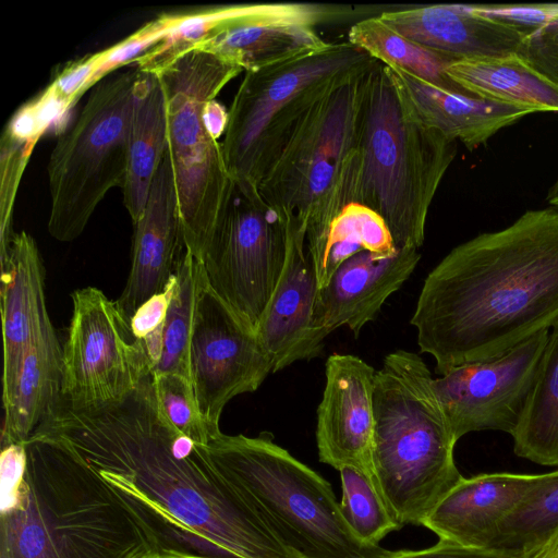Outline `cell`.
Returning <instances> with one entry per match:
<instances>
[{"instance_id":"1","label":"cell","mask_w":558,"mask_h":558,"mask_svg":"<svg viewBox=\"0 0 558 558\" xmlns=\"http://www.w3.org/2000/svg\"><path fill=\"white\" fill-rule=\"evenodd\" d=\"M34 433L80 456L131 508L161 558H298L162 415L153 374L120 401L62 400Z\"/></svg>"},{"instance_id":"2","label":"cell","mask_w":558,"mask_h":558,"mask_svg":"<svg viewBox=\"0 0 558 558\" xmlns=\"http://www.w3.org/2000/svg\"><path fill=\"white\" fill-rule=\"evenodd\" d=\"M558 319V210L453 247L428 274L411 324L440 376L496 359Z\"/></svg>"},{"instance_id":"3","label":"cell","mask_w":558,"mask_h":558,"mask_svg":"<svg viewBox=\"0 0 558 558\" xmlns=\"http://www.w3.org/2000/svg\"><path fill=\"white\" fill-rule=\"evenodd\" d=\"M1 448L0 558H161L131 508L71 449L36 433Z\"/></svg>"},{"instance_id":"4","label":"cell","mask_w":558,"mask_h":558,"mask_svg":"<svg viewBox=\"0 0 558 558\" xmlns=\"http://www.w3.org/2000/svg\"><path fill=\"white\" fill-rule=\"evenodd\" d=\"M457 154V141L425 124L386 65L369 73L350 204L377 213L398 248L421 247L427 214Z\"/></svg>"},{"instance_id":"5","label":"cell","mask_w":558,"mask_h":558,"mask_svg":"<svg viewBox=\"0 0 558 558\" xmlns=\"http://www.w3.org/2000/svg\"><path fill=\"white\" fill-rule=\"evenodd\" d=\"M422 357L397 350L374 377L373 471L397 521L423 525L463 477L453 436Z\"/></svg>"},{"instance_id":"6","label":"cell","mask_w":558,"mask_h":558,"mask_svg":"<svg viewBox=\"0 0 558 558\" xmlns=\"http://www.w3.org/2000/svg\"><path fill=\"white\" fill-rule=\"evenodd\" d=\"M205 451L216 471L298 558H387L391 551L360 541L344 521L330 484L274 441L211 438Z\"/></svg>"},{"instance_id":"7","label":"cell","mask_w":558,"mask_h":558,"mask_svg":"<svg viewBox=\"0 0 558 558\" xmlns=\"http://www.w3.org/2000/svg\"><path fill=\"white\" fill-rule=\"evenodd\" d=\"M374 65L336 83L316 101L257 186L263 198L305 235L314 267L331 222L350 204L364 97Z\"/></svg>"},{"instance_id":"8","label":"cell","mask_w":558,"mask_h":558,"mask_svg":"<svg viewBox=\"0 0 558 558\" xmlns=\"http://www.w3.org/2000/svg\"><path fill=\"white\" fill-rule=\"evenodd\" d=\"M243 69L210 51L194 48L156 74L167 108V150L177 190L182 239L203 257L228 205L234 181L221 143L207 131L203 110Z\"/></svg>"},{"instance_id":"9","label":"cell","mask_w":558,"mask_h":558,"mask_svg":"<svg viewBox=\"0 0 558 558\" xmlns=\"http://www.w3.org/2000/svg\"><path fill=\"white\" fill-rule=\"evenodd\" d=\"M377 61L350 44L328 43L315 52L245 72L221 142L233 181L258 186L294 129L324 94Z\"/></svg>"},{"instance_id":"10","label":"cell","mask_w":558,"mask_h":558,"mask_svg":"<svg viewBox=\"0 0 558 558\" xmlns=\"http://www.w3.org/2000/svg\"><path fill=\"white\" fill-rule=\"evenodd\" d=\"M138 68L110 74L90 88L78 113L58 135L47 166L49 234L77 239L113 187L124 184L130 120Z\"/></svg>"},{"instance_id":"11","label":"cell","mask_w":558,"mask_h":558,"mask_svg":"<svg viewBox=\"0 0 558 558\" xmlns=\"http://www.w3.org/2000/svg\"><path fill=\"white\" fill-rule=\"evenodd\" d=\"M290 221L256 185H234L203 257L209 287L254 329L283 271Z\"/></svg>"},{"instance_id":"12","label":"cell","mask_w":558,"mask_h":558,"mask_svg":"<svg viewBox=\"0 0 558 558\" xmlns=\"http://www.w3.org/2000/svg\"><path fill=\"white\" fill-rule=\"evenodd\" d=\"M72 302L62 348V401L74 409L120 401L153 374V364L116 302L101 290H75Z\"/></svg>"},{"instance_id":"13","label":"cell","mask_w":558,"mask_h":558,"mask_svg":"<svg viewBox=\"0 0 558 558\" xmlns=\"http://www.w3.org/2000/svg\"><path fill=\"white\" fill-rule=\"evenodd\" d=\"M269 373L271 363L255 329L209 287L204 272L190 343V375L210 439L221 433L227 403L257 390Z\"/></svg>"},{"instance_id":"14","label":"cell","mask_w":558,"mask_h":558,"mask_svg":"<svg viewBox=\"0 0 558 558\" xmlns=\"http://www.w3.org/2000/svg\"><path fill=\"white\" fill-rule=\"evenodd\" d=\"M548 335L542 330L496 359L459 365L433 379L457 440L472 432H514Z\"/></svg>"},{"instance_id":"15","label":"cell","mask_w":558,"mask_h":558,"mask_svg":"<svg viewBox=\"0 0 558 558\" xmlns=\"http://www.w3.org/2000/svg\"><path fill=\"white\" fill-rule=\"evenodd\" d=\"M362 13L353 7L310 2L245 3L198 47L240 65L244 72L271 66L325 48L323 24Z\"/></svg>"},{"instance_id":"16","label":"cell","mask_w":558,"mask_h":558,"mask_svg":"<svg viewBox=\"0 0 558 558\" xmlns=\"http://www.w3.org/2000/svg\"><path fill=\"white\" fill-rule=\"evenodd\" d=\"M375 372L352 354L335 353L327 359L316 425L323 463L337 470L351 466L374 476Z\"/></svg>"},{"instance_id":"17","label":"cell","mask_w":558,"mask_h":558,"mask_svg":"<svg viewBox=\"0 0 558 558\" xmlns=\"http://www.w3.org/2000/svg\"><path fill=\"white\" fill-rule=\"evenodd\" d=\"M420 259L416 248H397L388 256L360 252L343 262L327 286L318 289L313 322L317 340L324 343L341 326L357 337L408 280Z\"/></svg>"},{"instance_id":"18","label":"cell","mask_w":558,"mask_h":558,"mask_svg":"<svg viewBox=\"0 0 558 558\" xmlns=\"http://www.w3.org/2000/svg\"><path fill=\"white\" fill-rule=\"evenodd\" d=\"M133 226L131 269L121 295L114 301L129 325L146 301L167 288L184 247L168 150L155 173L144 213Z\"/></svg>"},{"instance_id":"19","label":"cell","mask_w":558,"mask_h":558,"mask_svg":"<svg viewBox=\"0 0 558 558\" xmlns=\"http://www.w3.org/2000/svg\"><path fill=\"white\" fill-rule=\"evenodd\" d=\"M305 247V235L290 222L287 262L255 327L272 373L323 353L313 329L318 282Z\"/></svg>"},{"instance_id":"20","label":"cell","mask_w":558,"mask_h":558,"mask_svg":"<svg viewBox=\"0 0 558 558\" xmlns=\"http://www.w3.org/2000/svg\"><path fill=\"white\" fill-rule=\"evenodd\" d=\"M0 266L4 401L14 388L28 348L51 322L46 307L44 264L27 232H14L0 246Z\"/></svg>"},{"instance_id":"21","label":"cell","mask_w":558,"mask_h":558,"mask_svg":"<svg viewBox=\"0 0 558 558\" xmlns=\"http://www.w3.org/2000/svg\"><path fill=\"white\" fill-rule=\"evenodd\" d=\"M378 15L405 38L457 61L514 56L525 38L474 13L469 4H429Z\"/></svg>"},{"instance_id":"22","label":"cell","mask_w":558,"mask_h":558,"mask_svg":"<svg viewBox=\"0 0 558 558\" xmlns=\"http://www.w3.org/2000/svg\"><path fill=\"white\" fill-rule=\"evenodd\" d=\"M538 477L507 472L462 477L423 525L441 539L487 548L498 525Z\"/></svg>"},{"instance_id":"23","label":"cell","mask_w":558,"mask_h":558,"mask_svg":"<svg viewBox=\"0 0 558 558\" xmlns=\"http://www.w3.org/2000/svg\"><path fill=\"white\" fill-rule=\"evenodd\" d=\"M400 94L428 126L473 150L534 110L484 99L463 90L426 83L412 74L387 66Z\"/></svg>"},{"instance_id":"24","label":"cell","mask_w":558,"mask_h":558,"mask_svg":"<svg viewBox=\"0 0 558 558\" xmlns=\"http://www.w3.org/2000/svg\"><path fill=\"white\" fill-rule=\"evenodd\" d=\"M140 70V69H138ZM167 108L159 76L138 72L130 120L123 204L133 225L142 217L155 173L167 151Z\"/></svg>"},{"instance_id":"25","label":"cell","mask_w":558,"mask_h":558,"mask_svg":"<svg viewBox=\"0 0 558 558\" xmlns=\"http://www.w3.org/2000/svg\"><path fill=\"white\" fill-rule=\"evenodd\" d=\"M62 348L52 324L28 348L10 397L3 401L1 446L25 442L62 400Z\"/></svg>"},{"instance_id":"26","label":"cell","mask_w":558,"mask_h":558,"mask_svg":"<svg viewBox=\"0 0 558 558\" xmlns=\"http://www.w3.org/2000/svg\"><path fill=\"white\" fill-rule=\"evenodd\" d=\"M446 73L477 97L535 112H558V90L526 68L517 54L454 61Z\"/></svg>"},{"instance_id":"27","label":"cell","mask_w":558,"mask_h":558,"mask_svg":"<svg viewBox=\"0 0 558 558\" xmlns=\"http://www.w3.org/2000/svg\"><path fill=\"white\" fill-rule=\"evenodd\" d=\"M511 437L518 457L558 466V319L549 328L531 392Z\"/></svg>"},{"instance_id":"28","label":"cell","mask_w":558,"mask_h":558,"mask_svg":"<svg viewBox=\"0 0 558 558\" xmlns=\"http://www.w3.org/2000/svg\"><path fill=\"white\" fill-rule=\"evenodd\" d=\"M348 41L376 61L403 70L434 86L464 90L446 73L453 58L412 41L388 26L379 15L357 20L348 32Z\"/></svg>"},{"instance_id":"29","label":"cell","mask_w":558,"mask_h":558,"mask_svg":"<svg viewBox=\"0 0 558 558\" xmlns=\"http://www.w3.org/2000/svg\"><path fill=\"white\" fill-rule=\"evenodd\" d=\"M558 538V470L538 481L498 525L487 548L532 556Z\"/></svg>"},{"instance_id":"30","label":"cell","mask_w":558,"mask_h":558,"mask_svg":"<svg viewBox=\"0 0 558 558\" xmlns=\"http://www.w3.org/2000/svg\"><path fill=\"white\" fill-rule=\"evenodd\" d=\"M175 277L177 284L163 325L161 353L153 375L173 373L191 380L190 343L204 266L185 246L177 260Z\"/></svg>"},{"instance_id":"31","label":"cell","mask_w":558,"mask_h":558,"mask_svg":"<svg viewBox=\"0 0 558 558\" xmlns=\"http://www.w3.org/2000/svg\"><path fill=\"white\" fill-rule=\"evenodd\" d=\"M397 248L377 213L357 203L347 205L331 222L323 255L314 267L318 289L327 286L339 266L353 255L366 251L388 256Z\"/></svg>"},{"instance_id":"32","label":"cell","mask_w":558,"mask_h":558,"mask_svg":"<svg viewBox=\"0 0 558 558\" xmlns=\"http://www.w3.org/2000/svg\"><path fill=\"white\" fill-rule=\"evenodd\" d=\"M342 496L340 510L348 526L362 542L379 545L402 525L383 497L374 476L351 466L339 470Z\"/></svg>"},{"instance_id":"33","label":"cell","mask_w":558,"mask_h":558,"mask_svg":"<svg viewBox=\"0 0 558 558\" xmlns=\"http://www.w3.org/2000/svg\"><path fill=\"white\" fill-rule=\"evenodd\" d=\"M158 407L169 424L197 445L207 446L208 429L201 415L192 383L186 377L168 373L153 375Z\"/></svg>"},{"instance_id":"34","label":"cell","mask_w":558,"mask_h":558,"mask_svg":"<svg viewBox=\"0 0 558 558\" xmlns=\"http://www.w3.org/2000/svg\"><path fill=\"white\" fill-rule=\"evenodd\" d=\"M37 141L23 140L5 130L1 136V187H0V246L14 233L12 217L15 197L23 172Z\"/></svg>"},{"instance_id":"35","label":"cell","mask_w":558,"mask_h":558,"mask_svg":"<svg viewBox=\"0 0 558 558\" xmlns=\"http://www.w3.org/2000/svg\"><path fill=\"white\" fill-rule=\"evenodd\" d=\"M170 25L171 14L162 13L121 41L101 50L100 60L93 76V85L95 86L113 70L135 62L165 37Z\"/></svg>"},{"instance_id":"36","label":"cell","mask_w":558,"mask_h":558,"mask_svg":"<svg viewBox=\"0 0 558 558\" xmlns=\"http://www.w3.org/2000/svg\"><path fill=\"white\" fill-rule=\"evenodd\" d=\"M100 60V51L70 61L54 73L50 84L41 92L54 108L63 114L93 88V76Z\"/></svg>"},{"instance_id":"37","label":"cell","mask_w":558,"mask_h":558,"mask_svg":"<svg viewBox=\"0 0 558 558\" xmlns=\"http://www.w3.org/2000/svg\"><path fill=\"white\" fill-rule=\"evenodd\" d=\"M175 284L174 272L167 288L146 301L130 322L131 331L134 338L143 344L153 364V371L160 357L163 325Z\"/></svg>"},{"instance_id":"38","label":"cell","mask_w":558,"mask_h":558,"mask_svg":"<svg viewBox=\"0 0 558 558\" xmlns=\"http://www.w3.org/2000/svg\"><path fill=\"white\" fill-rule=\"evenodd\" d=\"M469 7L474 13L508 26L525 37L558 19V3L469 4Z\"/></svg>"},{"instance_id":"39","label":"cell","mask_w":558,"mask_h":558,"mask_svg":"<svg viewBox=\"0 0 558 558\" xmlns=\"http://www.w3.org/2000/svg\"><path fill=\"white\" fill-rule=\"evenodd\" d=\"M517 57L534 74L558 90V19L525 37Z\"/></svg>"},{"instance_id":"40","label":"cell","mask_w":558,"mask_h":558,"mask_svg":"<svg viewBox=\"0 0 558 558\" xmlns=\"http://www.w3.org/2000/svg\"><path fill=\"white\" fill-rule=\"evenodd\" d=\"M534 555V554H533ZM492 548H478L460 545L439 538L432 547L421 550L391 551L387 558H531Z\"/></svg>"},{"instance_id":"41","label":"cell","mask_w":558,"mask_h":558,"mask_svg":"<svg viewBox=\"0 0 558 558\" xmlns=\"http://www.w3.org/2000/svg\"><path fill=\"white\" fill-rule=\"evenodd\" d=\"M229 113L216 99L208 101L203 110V120L207 131L215 140L225 134Z\"/></svg>"},{"instance_id":"42","label":"cell","mask_w":558,"mask_h":558,"mask_svg":"<svg viewBox=\"0 0 558 558\" xmlns=\"http://www.w3.org/2000/svg\"><path fill=\"white\" fill-rule=\"evenodd\" d=\"M546 199L550 206L558 210V175L547 192Z\"/></svg>"},{"instance_id":"43","label":"cell","mask_w":558,"mask_h":558,"mask_svg":"<svg viewBox=\"0 0 558 558\" xmlns=\"http://www.w3.org/2000/svg\"><path fill=\"white\" fill-rule=\"evenodd\" d=\"M557 541L558 538L554 539L553 542L544 546L542 549L536 551L534 555H532L531 558H551Z\"/></svg>"},{"instance_id":"44","label":"cell","mask_w":558,"mask_h":558,"mask_svg":"<svg viewBox=\"0 0 558 558\" xmlns=\"http://www.w3.org/2000/svg\"><path fill=\"white\" fill-rule=\"evenodd\" d=\"M551 558H558V541L555 545V549H554V553H553V557Z\"/></svg>"}]
</instances>
